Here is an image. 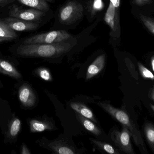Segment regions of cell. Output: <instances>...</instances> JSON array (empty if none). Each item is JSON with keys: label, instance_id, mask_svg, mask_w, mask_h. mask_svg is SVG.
Segmentation results:
<instances>
[{"label": "cell", "instance_id": "6da1fadb", "mask_svg": "<svg viewBox=\"0 0 154 154\" xmlns=\"http://www.w3.org/2000/svg\"><path fill=\"white\" fill-rule=\"evenodd\" d=\"M69 42L53 44H22L17 49V53L23 57L51 58L66 53L73 48Z\"/></svg>", "mask_w": 154, "mask_h": 154}, {"label": "cell", "instance_id": "7a4b0ae2", "mask_svg": "<svg viewBox=\"0 0 154 154\" xmlns=\"http://www.w3.org/2000/svg\"><path fill=\"white\" fill-rule=\"evenodd\" d=\"M97 104L112 117L122 124L123 126L126 127L129 130L134 142L142 153H145L146 152L145 145L141 133L125 111L116 108L108 103L99 102Z\"/></svg>", "mask_w": 154, "mask_h": 154}, {"label": "cell", "instance_id": "3957f363", "mask_svg": "<svg viewBox=\"0 0 154 154\" xmlns=\"http://www.w3.org/2000/svg\"><path fill=\"white\" fill-rule=\"evenodd\" d=\"M71 35L64 30L51 31L27 38L23 44H53L66 41Z\"/></svg>", "mask_w": 154, "mask_h": 154}, {"label": "cell", "instance_id": "277c9868", "mask_svg": "<svg viewBox=\"0 0 154 154\" xmlns=\"http://www.w3.org/2000/svg\"><path fill=\"white\" fill-rule=\"evenodd\" d=\"M83 7L81 4L76 1H70L61 8L59 14L60 23L69 25L75 22L81 18Z\"/></svg>", "mask_w": 154, "mask_h": 154}, {"label": "cell", "instance_id": "5b68a950", "mask_svg": "<svg viewBox=\"0 0 154 154\" xmlns=\"http://www.w3.org/2000/svg\"><path fill=\"white\" fill-rule=\"evenodd\" d=\"M120 0H110L105 14L104 20L110 28V35L113 38L119 36V10Z\"/></svg>", "mask_w": 154, "mask_h": 154}, {"label": "cell", "instance_id": "8992f818", "mask_svg": "<svg viewBox=\"0 0 154 154\" xmlns=\"http://www.w3.org/2000/svg\"><path fill=\"white\" fill-rule=\"evenodd\" d=\"M110 136L115 145L121 151L127 154L134 153L130 141L131 134L126 127L123 126V129L121 131L114 130Z\"/></svg>", "mask_w": 154, "mask_h": 154}, {"label": "cell", "instance_id": "52a82bcc", "mask_svg": "<svg viewBox=\"0 0 154 154\" xmlns=\"http://www.w3.org/2000/svg\"><path fill=\"white\" fill-rule=\"evenodd\" d=\"M45 14L44 11L38 9H22L16 5H13L9 11L11 17L32 22L39 20Z\"/></svg>", "mask_w": 154, "mask_h": 154}, {"label": "cell", "instance_id": "ba28073f", "mask_svg": "<svg viewBox=\"0 0 154 154\" xmlns=\"http://www.w3.org/2000/svg\"><path fill=\"white\" fill-rule=\"evenodd\" d=\"M4 21L12 30L18 31L33 30L39 26L38 24L34 22L28 21L12 17L5 18Z\"/></svg>", "mask_w": 154, "mask_h": 154}, {"label": "cell", "instance_id": "9c48e42d", "mask_svg": "<svg viewBox=\"0 0 154 154\" xmlns=\"http://www.w3.org/2000/svg\"><path fill=\"white\" fill-rule=\"evenodd\" d=\"M18 96L20 102L25 107H32L36 104V95L32 88L28 84H23L20 87Z\"/></svg>", "mask_w": 154, "mask_h": 154}, {"label": "cell", "instance_id": "30bf717a", "mask_svg": "<svg viewBox=\"0 0 154 154\" xmlns=\"http://www.w3.org/2000/svg\"><path fill=\"white\" fill-rule=\"evenodd\" d=\"M106 63V55L101 54L89 66L86 73V79H91L97 76L104 68Z\"/></svg>", "mask_w": 154, "mask_h": 154}, {"label": "cell", "instance_id": "8fae6325", "mask_svg": "<svg viewBox=\"0 0 154 154\" xmlns=\"http://www.w3.org/2000/svg\"><path fill=\"white\" fill-rule=\"evenodd\" d=\"M29 128L31 133H42L53 130L54 125L51 122L47 120L32 119L29 121Z\"/></svg>", "mask_w": 154, "mask_h": 154}, {"label": "cell", "instance_id": "7c38bea8", "mask_svg": "<svg viewBox=\"0 0 154 154\" xmlns=\"http://www.w3.org/2000/svg\"><path fill=\"white\" fill-rule=\"evenodd\" d=\"M48 147L54 153L59 154H74L75 152L63 141H55L48 143Z\"/></svg>", "mask_w": 154, "mask_h": 154}, {"label": "cell", "instance_id": "4fadbf2b", "mask_svg": "<svg viewBox=\"0 0 154 154\" xmlns=\"http://www.w3.org/2000/svg\"><path fill=\"white\" fill-rule=\"evenodd\" d=\"M70 105L72 109L82 116L89 119L94 123H97L96 118L92 111L84 104L79 102H73L70 103Z\"/></svg>", "mask_w": 154, "mask_h": 154}, {"label": "cell", "instance_id": "5bb4252c", "mask_svg": "<svg viewBox=\"0 0 154 154\" xmlns=\"http://www.w3.org/2000/svg\"><path fill=\"white\" fill-rule=\"evenodd\" d=\"M0 73L14 78L20 79L22 77L20 73L12 64L2 59H0Z\"/></svg>", "mask_w": 154, "mask_h": 154}, {"label": "cell", "instance_id": "9a60e30c", "mask_svg": "<svg viewBox=\"0 0 154 154\" xmlns=\"http://www.w3.org/2000/svg\"><path fill=\"white\" fill-rule=\"evenodd\" d=\"M76 116L78 121L88 132L96 136H99L101 134V131L100 128L98 127L92 121L82 116L78 113H76Z\"/></svg>", "mask_w": 154, "mask_h": 154}, {"label": "cell", "instance_id": "2e32d148", "mask_svg": "<svg viewBox=\"0 0 154 154\" xmlns=\"http://www.w3.org/2000/svg\"><path fill=\"white\" fill-rule=\"evenodd\" d=\"M21 3L26 6L38 9L41 11H47L49 10L48 3L53 0H17Z\"/></svg>", "mask_w": 154, "mask_h": 154}, {"label": "cell", "instance_id": "e0dca14e", "mask_svg": "<svg viewBox=\"0 0 154 154\" xmlns=\"http://www.w3.org/2000/svg\"><path fill=\"white\" fill-rule=\"evenodd\" d=\"M21 127V122L18 118H13L10 122L7 132V137L14 139L17 137L20 133Z\"/></svg>", "mask_w": 154, "mask_h": 154}, {"label": "cell", "instance_id": "ac0fdd59", "mask_svg": "<svg viewBox=\"0 0 154 154\" xmlns=\"http://www.w3.org/2000/svg\"><path fill=\"white\" fill-rule=\"evenodd\" d=\"M17 37V34L5 23L4 21L0 19V39L11 40Z\"/></svg>", "mask_w": 154, "mask_h": 154}, {"label": "cell", "instance_id": "d6986e66", "mask_svg": "<svg viewBox=\"0 0 154 154\" xmlns=\"http://www.w3.org/2000/svg\"><path fill=\"white\" fill-rule=\"evenodd\" d=\"M91 143L100 150L111 154H119L117 150H116L112 146L107 143L98 141L93 138H90Z\"/></svg>", "mask_w": 154, "mask_h": 154}, {"label": "cell", "instance_id": "ffe728a7", "mask_svg": "<svg viewBox=\"0 0 154 154\" xmlns=\"http://www.w3.org/2000/svg\"><path fill=\"white\" fill-rule=\"evenodd\" d=\"M103 0H92L88 4V10L91 16H93L96 13L101 11L104 7Z\"/></svg>", "mask_w": 154, "mask_h": 154}, {"label": "cell", "instance_id": "44dd1931", "mask_svg": "<svg viewBox=\"0 0 154 154\" xmlns=\"http://www.w3.org/2000/svg\"><path fill=\"white\" fill-rule=\"evenodd\" d=\"M145 133L147 141L154 152V126L147 124L145 127Z\"/></svg>", "mask_w": 154, "mask_h": 154}, {"label": "cell", "instance_id": "7402d4cb", "mask_svg": "<svg viewBox=\"0 0 154 154\" xmlns=\"http://www.w3.org/2000/svg\"><path fill=\"white\" fill-rule=\"evenodd\" d=\"M39 77L44 80L48 81H51L52 80V77L48 70L46 68H39L36 71Z\"/></svg>", "mask_w": 154, "mask_h": 154}, {"label": "cell", "instance_id": "603a6c76", "mask_svg": "<svg viewBox=\"0 0 154 154\" xmlns=\"http://www.w3.org/2000/svg\"><path fill=\"white\" fill-rule=\"evenodd\" d=\"M138 68L141 75L143 77L146 79H150L154 80V76L153 73L149 70L146 68L141 63H138Z\"/></svg>", "mask_w": 154, "mask_h": 154}, {"label": "cell", "instance_id": "cb8c5ba5", "mask_svg": "<svg viewBox=\"0 0 154 154\" xmlns=\"http://www.w3.org/2000/svg\"><path fill=\"white\" fill-rule=\"evenodd\" d=\"M141 20L146 26L154 34V21L150 18L146 17L144 15H140Z\"/></svg>", "mask_w": 154, "mask_h": 154}, {"label": "cell", "instance_id": "d4e9b609", "mask_svg": "<svg viewBox=\"0 0 154 154\" xmlns=\"http://www.w3.org/2000/svg\"><path fill=\"white\" fill-rule=\"evenodd\" d=\"M20 153L21 154H31L30 152L29 148L27 147V146L24 143L22 144L21 147Z\"/></svg>", "mask_w": 154, "mask_h": 154}, {"label": "cell", "instance_id": "484cf974", "mask_svg": "<svg viewBox=\"0 0 154 154\" xmlns=\"http://www.w3.org/2000/svg\"><path fill=\"white\" fill-rule=\"evenodd\" d=\"M149 95H150V98L154 101V86L153 88L152 89V90H151V91L150 92Z\"/></svg>", "mask_w": 154, "mask_h": 154}, {"label": "cell", "instance_id": "4316f807", "mask_svg": "<svg viewBox=\"0 0 154 154\" xmlns=\"http://www.w3.org/2000/svg\"><path fill=\"white\" fill-rule=\"evenodd\" d=\"M14 0H0V4L5 3L11 2Z\"/></svg>", "mask_w": 154, "mask_h": 154}, {"label": "cell", "instance_id": "83f0119b", "mask_svg": "<svg viewBox=\"0 0 154 154\" xmlns=\"http://www.w3.org/2000/svg\"><path fill=\"white\" fill-rule=\"evenodd\" d=\"M146 0H135L136 2L138 4H141L143 3L144 2L146 1Z\"/></svg>", "mask_w": 154, "mask_h": 154}, {"label": "cell", "instance_id": "f1b7e54d", "mask_svg": "<svg viewBox=\"0 0 154 154\" xmlns=\"http://www.w3.org/2000/svg\"><path fill=\"white\" fill-rule=\"evenodd\" d=\"M152 65L153 70L154 71V56H153L152 58Z\"/></svg>", "mask_w": 154, "mask_h": 154}, {"label": "cell", "instance_id": "f546056e", "mask_svg": "<svg viewBox=\"0 0 154 154\" xmlns=\"http://www.w3.org/2000/svg\"><path fill=\"white\" fill-rule=\"evenodd\" d=\"M7 41V40L4 39H0V42H2L3 41Z\"/></svg>", "mask_w": 154, "mask_h": 154}, {"label": "cell", "instance_id": "4dcf8cb0", "mask_svg": "<svg viewBox=\"0 0 154 154\" xmlns=\"http://www.w3.org/2000/svg\"><path fill=\"white\" fill-rule=\"evenodd\" d=\"M150 106H151V108L152 109V110H153L154 112V105H150Z\"/></svg>", "mask_w": 154, "mask_h": 154}]
</instances>
